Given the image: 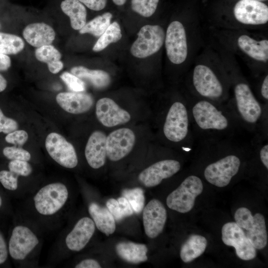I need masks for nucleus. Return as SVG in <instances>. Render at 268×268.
Instances as JSON below:
<instances>
[{
    "instance_id": "13",
    "label": "nucleus",
    "mask_w": 268,
    "mask_h": 268,
    "mask_svg": "<svg viewBox=\"0 0 268 268\" xmlns=\"http://www.w3.org/2000/svg\"><path fill=\"white\" fill-rule=\"evenodd\" d=\"M165 43L167 55L172 63L178 65L185 61L188 54L186 34L180 22L174 21L169 25Z\"/></svg>"
},
{
    "instance_id": "6",
    "label": "nucleus",
    "mask_w": 268,
    "mask_h": 268,
    "mask_svg": "<svg viewBox=\"0 0 268 268\" xmlns=\"http://www.w3.org/2000/svg\"><path fill=\"white\" fill-rule=\"evenodd\" d=\"M192 83L200 98L226 104L228 100L222 82L207 66L199 65L194 68Z\"/></svg>"
},
{
    "instance_id": "22",
    "label": "nucleus",
    "mask_w": 268,
    "mask_h": 268,
    "mask_svg": "<svg viewBox=\"0 0 268 268\" xmlns=\"http://www.w3.org/2000/svg\"><path fill=\"white\" fill-rule=\"evenodd\" d=\"M23 36L28 44L37 48L51 45L55 40L56 33L48 24L36 22L29 24L25 27Z\"/></svg>"
},
{
    "instance_id": "8",
    "label": "nucleus",
    "mask_w": 268,
    "mask_h": 268,
    "mask_svg": "<svg viewBox=\"0 0 268 268\" xmlns=\"http://www.w3.org/2000/svg\"><path fill=\"white\" fill-rule=\"evenodd\" d=\"M201 180L196 175L186 178L180 185L166 199L169 208L181 213H186L193 208L196 198L203 191Z\"/></svg>"
},
{
    "instance_id": "10",
    "label": "nucleus",
    "mask_w": 268,
    "mask_h": 268,
    "mask_svg": "<svg viewBox=\"0 0 268 268\" xmlns=\"http://www.w3.org/2000/svg\"><path fill=\"white\" fill-rule=\"evenodd\" d=\"M163 29L158 25H145L137 33V38L130 49L132 55L142 59L157 52L165 40Z\"/></svg>"
},
{
    "instance_id": "3",
    "label": "nucleus",
    "mask_w": 268,
    "mask_h": 268,
    "mask_svg": "<svg viewBox=\"0 0 268 268\" xmlns=\"http://www.w3.org/2000/svg\"><path fill=\"white\" fill-rule=\"evenodd\" d=\"M248 147L249 143L238 142L236 137L221 139V156L206 165L203 171L205 180L218 187L227 186L239 173L242 163L240 155Z\"/></svg>"
},
{
    "instance_id": "39",
    "label": "nucleus",
    "mask_w": 268,
    "mask_h": 268,
    "mask_svg": "<svg viewBox=\"0 0 268 268\" xmlns=\"http://www.w3.org/2000/svg\"><path fill=\"white\" fill-rule=\"evenodd\" d=\"M9 170L16 174L19 176L28 177L32 172V168L28 161L14 160L8 163Z\"/></svg>"
},
{
    "instance_id": "18",
    "label": "nucleus",
    "mask_w": 268,
    "mask_h": 268,
    "mask_svg": "<svg viewBox=\"0 0 268 268\" xmlns=\"http://www.w3.org/2000/svg\"><path fill=\"white\" fill-rule=\"evenodd\" d=\"M96 115L99 121L107 127L124 124L131 119L128 112L107 97L101 98L96 103Z\"/></svg>"
},
{
    "instance_id": "49",
    "label": "nucleus",
    "mask_w": 268,
    "mask_h": 268,
    "mask_svg": "<svg viewBox=\"0 0 268 268\" xmlns=\"http://www.w3.org/2000/svg\"><path fill=\"white\" fill-rule=\"evenodd\" d=\"M2 203H3L2 199L1 196L0 195V208H1V207L2 206Z\"/></svg>"
},
{
    "instance_id": "16",
    "label": "nucleus",
    "mask_w": 268,
    "mask_h": 268,
    "mask_svg": "<svg viewBox=\"0 0 268 268\" xmlns=\"http://www.w3.org/2000/svg\"><path fill=\"white\" fill-rule=\"evenodd\" d=\"M181 167L180 162L176 160H162L143 170L139 174L138 179L147 187H154L163 179L169 178L178 172Z\"/></svg>"
},
{
    "instance_id": "41",
    "label": "nucleus",
    "mask_w": 268,
    "mask_h": 268,
    "mask_svg": "<svg viewBox=\"0 0 268 268\" xmlns=\"http://www.w3.org/2000/svg\"><path fill=\"white\" fill-rule=\"evenodd\" d=\"M18 124L13 119L6 117L0 108V133L8 134L16 130Z\"/></svg>"
},
{
    "instance_id": "4",
    "label": "nucleus",
    "mask_w": 268,
    "mask_h": 268,
    "mask_svg": "<svg viewBox=\"0 0 268 268\" xmlns=\"http://www.w3.org/2000/svg\"><path fill=\"white\" fill-rule=\"evenodd\" d=\"M162 131L166 140L180 144L182 150L185 152H191L197 147L187 101H175L169 105Z\"/></svg>"
},
{
    "instance_id": "43",
    "label": "nucleus",
    "mask_w": 268,
    "mask_h": 268,
    "mask_svg": "<svg viewBox=\"0 0 268 268\" xmlns=\"http://www.w3.org/2000/svg\"><path fill=\"white\" fill-rule=\"evenodd\" d=\"M9 256L8 244L0 230V266L6 262Z\"/></svg>"
},
{
    "instance_id": "15",
    "label": "nucleus",
    "mask_w": 268,
    "mask_h": 268,
    "mask_svg": "<svg viewBox=\"0 0 268 268\" xmlns=\"http://www.w3.org/2000/svg\"><path fill=\"white\" fill-rule=\"evenodd\" d=\"M235 18L248 25H260L268 21V7L257 0H240L234 8Z\"/></svg>"
},
{
    "instance_id": "11",
    "label": "nucleus",
    "mask_w": 268,
    "mask_h": 268,
    "mask_svg": "<svg viewBox=\"0 0 268 268\" xmlns=\"http://www.w3.org/2000/svg\"><path fill=\"white\" fill-rule=\"evenodd\" d=\"M45 146L51 157L62 167L71 169L77 166L78 159L73 146L59 134H49Z\"/></svg>"
},
{
    "instance_id": "28",
    "label": "nucleus",
    "mask_w": 268,
    "mask_h": 268,
    "mask_svg": "<svg viewBox=\"0 0 268 268\" xmlns=\"http://www.w3.org/2000/svg\"><path fill=\"white\" fill-rule=\"evenodd\" d=\"M35 56L38 61L47 64L49 71L52 73H58L63 68L64 64L61 60V54L52 45L37 48L35 51Z\"/></svg>"
},
{
    "instance_id": "25",
    "label": "nucleus",
    "mask_w": 268,
    "mask_h": 268,
    "mask_svg": "<svg viewBox=\"0 0 268 268\" xmlns=\"http://www.w3.org/2000/svg\"><path fill=\"white\" fill-rule=\"evenodd\" d=\"M116 251L120 258L130 263L138 264L147 260V248L144 244L121 242L116 245Z\"/></svg>"
},
{
    "instance_id": "38",
    "label": "nucleus",
    "mask_w": 268,
    "mask_h": 268,
    "mask_svg": "<svg viewBox=\"0 0 268 268\" xmlns=\"http://www.w3.org/2000/svg\"><path fill=\"white\" fill-rule=\"evenodd\" d=\"M60 77L70 90L76 92L84 91L85 85L84 82L72 73L64 72Z\"/></svg>"
},
{
    "instance_id": "14",
    "label": "nucleus",
    "mask_w": 268,
    "mask_h": 268,
    "mask_svg": "<svg viewBox=\"0 0 268 268\" xmlns=\"http://www.w3.org/2000/svg\"><path fill=\"white\" fill-rule=\"evenodd\" d=\"M134 133L128 128H121L111 133L106 137V154L111 161H118L127 156L135 144Z\"/></svg>"
},
{
    "instance_id": "9",
    "label": "nucleus",
    "mask_w": 268,
    "mask_h": 268,
    "mask_svg": "<svg viewBox=\"0 0 268 268\" xmlns=\"http://www.w3.org/2000/svg\"><path fill=\"white\" fill-rule=\"evenodd\" d=\"M234 218L237 224L246 230L247 237L256 249H262L266 246L268 234L262 214L257 213L253 216L249 209L241 207L236 211Z\"/></svg>"
},
{
    "instance_id": "31",
    "label": "nucleus",
    "mask_w": 268,
    "mask_h": 268,
    "mask_svg": "<svg viewBox=\"0 0 268 268\" xmlns=\"http://www.w3.org/2000/svg\"><path fill=\"white\" fill-rule=\"evenodd\" d=\"M122 35L119 24L117 22L110 24L105 32L100 36L92 50L98 52L103 50L109 44L119 41Z\"/></svg>"
},
{
    "instance_id": "23",
    "label": "nucleus",
    "mask_w": 268,
    "mask_h": 268,
    "mask_svg": "<svg viewBox=\"0 0 268 268\" xmlns=\"http://www.w3.org/2000/svg\"><path fill=\"white\" fill-rule=\"evenodd\" d=\"M88 212L99 230L107 236L114 232L115 219L107 208L93 202L88 206Z\"/></svg>"
},
{
    "instance_id": "20",
    "label": "nucleus",
    "mask_w": 268,
    "mask_h": 268,
    "mask_svg": "<svg viewBox=\"0 0 268 268\" xmlns=\"http://www.w3.org/2000/svg\"><path fill=\"white\" fill-rule=\"evenodd\" d=\"M106 135L96 131L89 136L85 148V156L89 165L94 169L102 167L106 161Z\"/></svg>"
},
{
    "instance_id": "1",
    "label": "nucleus",
    "mask_w": 268,
    "mask_h": 268,
    "mask_svg": "<svg viewBox=\"0 0 268 268\" xmlns=\"http://www.w3.org/2000/svg\"><path fill=\"white\" fill-rule=\"evenodd\" d=\"M187 101L193 132L197 142L236 137L242 130L225 104L200 97Z\"/></svg>"
},
{
    "instance_id": "45",
    "label": "nucleus",
    "mask_w": 268,
    "mask_h": 268,
    "mask_svg": "<svg viewBox=\"0 0 268 268\" xmlns=\"http://www.w3.org/2000/svg\"><path fill=\"white\" fill-rule=\"evenodd\" d=\"M261 95L265 105H268V75L264 78L261 87Z\"/></svg>"
},
{
    "instance_id": "42",
    "label": "nucleus",
    "mask_w": 268,
    "mask_h": 268,
    "mask_svg": "<svg viewBox=\"0 0 268 268\" xmlns=\"http://www.w3.org/2000/svg\"><path fill=\"white\" fill-rule=\"evenodd\" d=\"M88 8L100 11L106 7L108 0H78Z\"/></svg>"
},
{
    "instance_id": "32",
    "label": "nucleus",
    "mask_w": 268,
    "mask_h": 268,
    "mask_svg": "<svg viewBox=\"0 0 268 268\" xmlns=\"http://www.w3.org/2000/svg\"><path fill=\"white\" fill-rule=\"evenodd\" d=\"M23 39L14 34L0 32V53L5 55H15L24 48Z\"/></svg>"
},
{
    "instance_id": "46",
    "label": "nucleus",
    "mask_w": 268,
    "mask_h": 268,
    "mask_svg": "<svg viewBox=\"0 0 268 268\" xmlns=\"http://www.w3.org/2000/svg\"><path fill=\"white\" fill-rule=\"evenodd\" d=\"M11 66V60L9 56L0 53V70H7Z\"/></svg>"
},
{
    "instance_id": "48",
    "label": "nucleus",
    "mask_w": 268,
    "mask_h": 268,
    "mask_svg": "<svg viewBox=\"0 0 268 268\" xmlns=\"http://www.w3.org/2000/svg\"><path fill=\"white\" fill-rule=\"evenodd\" d=\"M113 2L117 6H123L124 5L127 0H112Z\"/></svg>"
},
{
    "instance_id": "37",
    "label": "nucleus",
    "mask_w": 268,
    "mask_h": 268,
    "mask_svg": "<svg viewBox=\"0 0 268 268\" xmlns=\"http://www.w3.org/2000/svg\"><path fill=\"white\" fill-rule=\"evenodd\" d=\"M4 156L10 160H18L26 161H30V153L26 150L16 146H7L2 151Z\"/></svg>"
},
{
    "instance_id": "12",
    "label": "nucleus",
    "mask_w": 268,
    "mask_h": 268,
    "mask_svg": "<svg viewBox=\"0 0 268 268\" xmlns=\"http://www.w3.org/2000/svg\"><path fill=\"white\" fill-rule=\"evenodd\" d=\"M221 234L223 242L227 246L233 247L240 259L249 261L256 257V249L247 237L243 229L236 222L225 223L222 226Z\"/></svg>"
},
{
    "instance_id": "21",
    "label": "nucleus",
    "mask_w": 268,
    "mask_h": 268,
    "mask_svg": "<svg viewBox=\"0 0 268 268\" xmlns=\"http://www.w3.org/2000/svg\"><path fill=\"white\" fill-rule=\"evenodd\" d=\"M56 101L65 111L74 114L87 112L93 104L90 94L81 92H61L57 94Z\"/></svg>"
},
{
    "instance_id": "34",
    "label": "nucleus",
    "mask_w": 268,
    "mask_h": 268,
    "mask_svg": "<svg viewBox=\"0 0 268 268\" xmlns=\"http://www.w3.org/2000/svg\"><path fill=\"white\" fill-rule=\"evenodd\" d=\"M122 196L128 200L135 213L141 212L144 208L145 201L144 192L142 189L135 188L124 190Z\"/></svg>"
},
{
    "instance_id": "7",
    "label": "nucleus",
    "mask_w": 268,
    "mask_h": 268,
    "mask_svg": "<svg viewBox=\"0 0 268 268\" xmlns=\"http://www.w3.org/2000/svg\"><path fill=\"white\" fill-rule=\"evenodd\" d=\"M7 244L9 256L15 261L22 262L38 249L40 241L31 228L19 224L12 229Z\"/></svg>"
},
{
    "instance_id": "44",
    "label": "nucleus",
    "mask_w": 268,
    "mask_h": 268,
    "mask_svg": "<svg viewBox=\"0 0 268 268\" xmlns=\"http://www.w3.org/2000/svg\"><path fill=\"white\" fill-rule=\"evenodd\" d=\"M99 263L92 259L83 260L75 265V268H100Z\"/></svg>"
},
{
    "instance_id": "26",
    "label": "nucleus",
    "mask_w": 268,
    "mask_h": 268,
    "mask_svg": "<svg viewBox=\"0 0 268 268\" xmlns=\"http://www.w3.org/2000/svg\"><path fill=\"white\" fill-rule=\"evenodd\" d=\"M63 12L70 19L71 27L80 30L86 23L87 10L86 7L78 0H64L61 2Z\"/></svg>"
},
{
    "instance_id": "29",
    "label": "nucleus",
    "mask_w": 268,
    "mask_h": 268,
    "mask_svg": "<svg viewBox=\"0 0 268 268\" xmlns=\"http://www.w3.org/2000/svg\"><path fill=\"white\" fill-rule=\"evenodd\" d=\"M71 72L80 79L88 81L94 87L103 89L110 83L111 78L109 74L102 70H92L83 66L73 67Z\"/></svg>"
},
{
    "instance_id": "30",
    "label": "nucleus",
    "mask_w": 268,
    "mask_h": 268,
    "mask_svg": "<svg viewBox=\"0 0 268 268\" xmlns=\"http://www.w3.org/2000/svg\"><path fill=\"white\" fill-rule=\"evenodd\" d=\"M112 14L106 12L98 15L87 23L79 30L80 34L89 33L96 37L100 36L111 24Z\"/></svg>"
},
{
    "instance_id": "33",
    "label": "nucleus",
    "mask_w": 268,
    "mask_h": 268,
    "mask_svg": "<svg viewBox=\"0 0 268 268\" xmlns=\"http://www.w3.org/2000/svg\"><path fill=\"white\" fill-rule=\"evenodd\" d=\"M106 206L115 219L117 221L133 214L134 211L130 203L123 196L117 200L114 199L108 200L106 202Z\"/></svg>"
},
{
    "instance_id": "24",
    "label": "nucleus",
    "mask_w": 268,
    "mask_h": 268,
    "mask_svg": "<svg viewBox=\"0 0 268 268\" xmlns=\"http://www.w3.org/2000/svg\"><path fill=\"white\" fill-rule=\"evenodd\" d=\"M239 47L252 58L266 62L268 59V41H256L250 37L243 35L238 39Z\"/></svg>"
},
{
    "instance_id": "47",
    "label": "nucleus",
    "mask_w": 268,
    "mask_h": 268,
    "mask_svg": "<svg viewBox=\"0 0 268 268\" xmlns=\"http://www.w3.org/2000/svg\"><path fill=\"white\" fill-rule=\"evenodd\" d=\"M7 86V81L5 78L0 74V92L5 90Z\"/></svg>"
},
{
    "instance_id": "19",
    "label": "nucleus",
    "mask_w": 268,
    "mask_h": 268,
    "mask_svg": "<svg viewBox=\"0 0 268 268\" xmlns=\"http://www.w3.org/2000/svg\"><path fill=\"white\" fill-rule=\"evenodd\" d=\"M95 227L91 218L83 217L80 218L65 238L67 248L73 252L82 250L93 235Z\"/></svg>"
},
{
    "instance_id": "50",
    "label": "nucleus",
    "mask_w": 268,
    "mask_h": 268,
    "mask_svg": "<svg viewBox=\"0 0 268 268\" xmlns=\"http://www.w3.org/2000/svg\"></svg>"
},
{
    "instance_id": "5",
    "label": "nucleus",
    "mask_w": 268,
    "mask_h": 268,
    "mask_svg": "<svg viewBox=\"0 0 268 268\" xmlns=\"http://www.w3.org/2000/svg\"><path fill=\"white\" fill-rule=\"evenodd\" d=\"M69 198L67 186L60 182L47 184L35 193L32 199L35 212L43 217L57 215L63 210Z\"/></svg>"
},
{
    "instance_id": "27",
    "label": "nucleus",
    "mask_w": 268,
    "mask_h": 268,
    "mask_svg": "<svg viewBox=\"0 0 268 268\" xmlns=\"http://www.w3.org/2000/svg\"><path fill=\"white\" fill-rule=\"evenodd\" d=\"M207 246L205 237L193 234L182 244L180 250V257L185 263H190L200 257L204 252Z\"/></svg>"
},
{
    "instance_id": "2",
    "label": "nucleus",
    "mask_w": 268,
    "mask_h": 268,
    "mask_svg": "<svg viewBox=\"0 0 268 268\" xmlns=\"http://www.w3.org/2000/svg\"><path fill=\"white\" fill-rule=\"evenodd\" d=\"M232 100L226 105L231 109L242 130L253 137H268V106L255 97L249 85L244 82L234 87Z\"/></svg>"
},
{
    "instance_id": "36",
    "label": "nucleus",
    "mask_w": 268,
    "mask_h": 268,
    "mask_svg": "<svg viewBox=\"0 0 268 268\" xmlns=\"http://www.w3.org/2000/svg\"><path fill=\"white\" fill-rule=\"evenodd\" d=\"M19 175L10 170H3L0 171V183L7 191H17L19 186Z\"/></svg>"
},
{
    "instance_id": "40",
    "label": "nucleus",
    "mask_w": 268,
    "mask_h": 268,
    "mask_svg": "<svg viewBox=\"0 0 268 268\" xmlns=\"http://www.w3.org/2000/svg\"><path fill=\"white\" fill-rule=\"evenodd\" d=\"M28 135L24 130H15L8 134L5 137V141L15 145H22L27 140Z\"/></svg>"
},
{
    "instance_id": "35",
    "label": "nucleus",
    "mask_w": 268,
    "mask_h": 268,
    "mask_svg": "<svg viewBox=\"0 0 268 268\" xmlns=\"http://www.w3.org/2000/svg\"><path fill=\"white\" fill-rule=\"evenodd\" d=\"M159 0H131L132 10L144 17H149L155 12Z\"/></svg>"
},
{
    "instance_id": "17",
    "label": "nucleus",
    "mask_w": 268,
    "mask_h": 268,
    "mask_svg": "<svg viewBox=\"0 0 268 268\" xmlns=\"http://www.w3.org/2000/svg\"><path fill=\"white\" fill-rule=\"evenodd\" d=\"M142 217L146 235L154 238L164 228L167 219L166 208L160 201L153 199L143 208Z\"/></svg>"
}]
</instances>
